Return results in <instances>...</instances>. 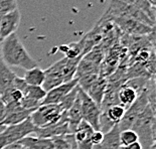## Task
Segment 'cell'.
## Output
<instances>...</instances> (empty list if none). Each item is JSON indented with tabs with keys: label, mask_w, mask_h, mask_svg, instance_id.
<instances>
[{
	"label": "cell",
	"mask_w": 156,
	"mask_h": 149,
	"mask_svg": "<svg viewBox=\"0 0 156 149\" xmlns=\"http://www.w3.org/2000/svg\"><path fill=\"white\" fill-rule=\"evenodd\" d=\"M82 58L83 57L69 59L65 57L64 59H59L58 62H55L54 65L51 66V67L48 69L49 71L59 75L64 79L65 83H68L75 79V75H76V72H77L78 65Z\"/></svg>",
	"instance_id": "obj_9"
},
{
	"label": "cell",
	"mask_w": 156,
	"mask_h": 149,
	"mask_svg": "<svg viewBox=\"0 0 156 149\" xmlns=\"http://www.w3.org/2000/svg\"><path fill=\"white\" fill-rule=\"evenodd\" d=\"M5 114H6V105L4 102L2 101L1 97H0V127H2L1 123L3 122V120H4Z\"/></svg>",
	"instance_id": "obj_30"
},
{
	"label": "cell",
	"mask_w": 156,
	"mask_h": 149,
	"mask_svg": "<svg viewBox=\"0 0 156 149\" xmlns=\"http://www.w3.org/2000/svg\"><path fill=\"white\" fill-rule=\"evenodd\" d=\"M146 89L138 96V98L136 99V101L128 109H126L125 114L123 116L122 120L120 121V123L118 124L119 128H120V131L126 130V129H131L132 126H133V124L135 123L136 119L138 118V116L140 115L142 113V111L149 105Z\"/></svg>",
	"instance_id": "obj_7"
},
{
	"label": "cell",
	"mask_w": 156,
	"mask_h": 149,
	"mask_svg": "<svg viewBox=\"0 0 156 149\" xmlns=\"http://www.w3.org/2000/svg\"><path fill=\"white\" fill-rule=\"evenodd\" d=\"M84 48H85L84 38H82L80 41L62 45L61 48H59V49L66 55V58L75 59V58L83 57V55H84Z\"/></svg>",
	"instance_id": "obj_22"
},
{
	"label": "cell",
	"mask_w": 156,
	"mask_h": 149,
	"mask_svg": "<svg viewBox=\"0 0 156 149\" xmlns=\"http://www.w3.org/2000/svg\"><path fill=\"white\" fill-rule=\"evenodd\" d=\"M3 149H21V145H19L18 143H13V144L5 146Z\"/></svg>",
	"instance_id": "obj_31"
},
{
	"label": "cell",
	"mask_w": 156,
	"mask_h": 149,
	"mask_svg": "<svg viewBox=\"0 0 156 149\" xmlns=\"http://www.w3.org/2000/svg\"><path fill=\"white\" fill-rule=\"evenodd\" d=\"M108 21H112L114 24L119 26V28L122 29L125 34L129 35L144 36L154 32V27H151V26L145 24V23H142L132 18L112 17Z\"/></svg>",
	"instance_id": "obj_8"
},
{
	"label": "cell",
	"mask_w": 156,
	"mask_h": 149,
	"mask_svg": "<svg viewBox=\"0 0 156 149\" xmlns=\"http://www.w3.org/2000/svg\"><path fill=\"white\" fill-rule=\"evenodd\" d=\"M92 149H106L103 145H101V144H98V145H93V147H92Z\"/></svg>",
	"instance_id": "obj_32"
},
{
	"label": "cell",
	"mask_w": 156,
	"mask_h": 149,
	"mask_svg": "<svg viewBox=\"0 0 156 149\" xmlns=\"http://www.w3.org/2000/svg\"><path fill=\"white\" fill-rule=\"evenodd\" d=\"M120 132L119 125H114L108 132L104 133L101 145L106 149H117L120 146Z\"/></svg>",
	"instance_id": "obj_19"
},
{
	"label": "cell",
	"mask_w": 156,
	"mask_h": 149,
	"mask_svg": "<svg viewBox=\"0 0 156 149\" xmlns=\"http://www.w3.org/2000/svg\"><path fill=\"white\" fill-rule=\"evenodd\" d=\"M32 111L26 110L22 108L20 103L18 102H12L6 105V114L5 118L1 123L2 127L10 126V125H16L21 122L25 121L26 119L30 117Z\"/></svg>",
	"instance_id": "obj_11"
},
{
	"label": "cell",
	"mask_w": 156,
	"mask_h": 149,
	"mask_svg": "<svg viewBox=\"0 0 156 149\" xmlns=\"http://www.w3.org/2000/svg\"><path fill=\"white\" fill-rule=\"evenodd\" d=\"M65 110L59 104L41 105L30 115V120L36 128H44L58 123Z\"/></svg>",
	"instance_id": "obj_5"
},
{
	"label": "cell",
	"mask_w": 156,
	"mask_h": 149,
	"mask_svg": "<svg viewBox=\"0 0 156 149\" xmlns=\"http://www.w3.org/2000/svg\"><path fill=\"white\" fill-rule=\"evenodd\" d=\"M131 129L138 135V142L143 149H149L155 144V112L150 106L142 111Z\"/></svg>",
	"instance_id": "obj_2"
},
{
	"label": "cell",
	"mask_w": 156,
	"mask_h": 149,
	"mask_svg": "<svg viewBox=\"0 0 156 149\" xmlns=\"http://www.w3.org/2000/svg\"><path fill=\"white\" fill-rule=\"evenodd\" d=\"M118 1L138 8L145 15H147L152 21L155 22V7H153L147 0H118Z\"/></svg>",
	"instance_id": "obj_21"
},
{
	"label": "cell",
	"mask_w": 156,
	"mask_h": 149,
	"mask_svg": "<svg viewBox=\"0 0 156 149\" xmlns=\"http://www.w3.org/2000/svg\"><path fill=\"white\" fill-rule=\"evenodd\" d=\"M20 11L19 9H15L11 12L1 14L0 20V37L4 39L9 35L15 34L19 27L20 23Z\"/></svg>",
	"instance_id": "obj_12"
},
{
	"label": "cell",
	"mask_w": 156,
	"mask_h": 149,
	"mask_svg": "<svg viewBox=\"0 0 156 149\" xmlns=\"http://www.w3.org/2000/svg\"><path fill=\"white\" fill-rule=\"evenodd\" d=\"M103 136L104 134L102 133L100 130H95L93 132L92 136H91V142L93 145H98V144H101L102 141H103Z\"/></svg>",
	"instance_id": "obj_29"
},
{
	"label": "cell",
	"mask_w": 156,
	"mask_h": 149,
	"mask_svg": "<svg viewBox=\"0 0 156 149\" xmlns=\"http://www.w3.org/2000/svg\"><path fill=\"white\" fill-rule=\"evenodd\" d=\"M44 71L41 69L37 66L35 68H32L30 69H27L25 72L24 78L23 80L29 86H37V87H41L44 82Z\"/></svg>",
	"instance_id": "obj_20"
},
{
	"label": "cell",
	"mask_w": 156,
	"mask_h": 149,
	"mask_svg": "<svg viewBox=\"0 0 156 149\" xmlns=\"http://www.w3.org/2000/svg\"><path fill=\"white\" fill-rule=\"evenodd\" d=\"M107 85H108L107 78L99 76V77L96 79V81L92 84L91 88L89 89V91L87 93L89 97L91 98L99 107H101L103 98H104L106 89H107Z\"/></svg>",
	"instance_id": "obj_15"
},
{
	"label": "cell",
	"mask_w": 156,
	"mask_h": 149,
	"mask_svg": "<svg viewBox=\"0 0 156 149\" xmlns=\"http://www.w3.org/2000/svg\"><path fill=\"white\" fill-rule=\"evenodd\" d=\"M68 113V121H69V128L71 134H74L79 124L83 121L82 117V108H81V100L79 97V92H78V97L76 99L75 103L73 106L67 111Z\"/></svg>",
	"instance_id": "obj_16"
},
{
	"label": "cell",
	"mask_w": 156,
	"mask_h": 149,
	"mask_svg": "<svg viewBox=\"0 0 156 149\" xmlns=\"http://www.w3.org/2000/svg\"><path fill=\"white\" fill-rule=\"evenodd\" d=\"M138 93L130 86H128L127 84H123L118 90V101L119 104L123 106L125 109H128L130 106L136 101V99L138 98Z\"/></svg>",
	"instance_id": "obj_18"
},
{
	"label": "cell",
	"mask_w": 156,
	"mask_h": 149,
	"mask_svg": "<svg viewBox=\"0 0 156 149\" xmlns=\"http://www.w3.org/2000/svg\"><path fill=\"white\" fill-rule=\"evenodd\" d=\"M17 143L27 149H55L51 139L26 136Z\"/></svg>",
	"instance_id": "obj_17"
},
{
	"label": "cell",
	"mask_w": 156,
	"mask_h": 149,
	"mask_svg": "<svg viewBox=\"0 0 156 149\" xmlns=\"http://www.w3.org/2000/svg\"><path fill=\"white\" fill-rule=\"evenodd\" d=\"M147 1L150 3V4L153 6V7H155V4H156V0H147Z\"/></svg>",
	"instance_id": "obj_33"
},
{
	"label": "cell",
	"mask_w": 156,
	"mask_h": 149,
	"mask_svg": "<svg viewBox=\"0 0 156 149\" xmlns=\"http://www.w3.org/2000/svg\"><path fill=\"white\" fill-rule=\"evenodd\" d=\"M21 149H27V148H25V147H22V146H21Z\"/></svg>",
	"instance_id": "obj_34"
},
{
	"label": "cell",
	"mask_w": 156,
	"mask_h": 149,
	"mask_svg": "<svg viewBox=\"0 0 156 149\" xmlns=\"http://www.w3.org/2000/svg\"><path fill=\"white\" fill-rule=\"evenodd\" d=\"M34 133L36 135V137H38V138H48V139L71 134L69 128L67 111H65L64 113H62V117L58 123L52 124L51 126H48V127H44V128H36V131Z\"/></svg>",
	"instance_id": "obj_10"
},
{
	"label": "cell",
	"mask_w": 156,
	"mask_h": 149,
	"mask_svg": "<svg viewBox=\"0 0 156 149\" xmlns=\"http://www.w3.org/2000/svg\"><path fill=\"white\" fill-rule=\"evenodd\" d=\"M55 149H72L71 145V134L58 136L51 138Z\"/></svg>",
	"instance_id": "obj_27"
},
{
	"label": "cell",
	"mask_w": 156,
	"mask_h": 149,
	"mask_svg": "<svg viewBox=\"0 0 156 149\" xmlns=\"http://www.w3.org/2000/svg\"><path fill=\"white\" fill-rule=\"evenodd\" d=\"M138 135L132 129H126L120 132V145L121 146H129V145L138 142Z\"/></svg>",
	"instance_id": "obj_25"
},
{
	"label": "cell",
	"mask_w": 156,
	"mask_h": 149,
	"mask_svg": "<svg viewBox=\"0 0 156 149\" xmlns=\"http://www.w3.org/2000/svg\"><path fill=\"white\" fill-rule=\"evenodd\" d=\"M79 89H80V87L77 85L64 99H62L61 102H59V105H61V107L64 109L65 111H68L69 109L73 106V104L75 103L76 99H77V97H78Z\"/></svg>",
	"instance_id": "obj_26"
},
{
	"label": "cell",
	"mask_w": 156,
	"mask_h": 149,
	"mask_svg": "<svg viewBox=\"0 0 156 149\" xmlns=\"http://www.w3.org/2000/svg\"><path fill=\"white\" fill-rule=\"evenodd\" d=\"M36 127L32 124L30 118L16 125L6 126L0 132V149H3L7 145L17 143L22 138L34 133Z\"/></svg>",
	"instance_id": "obj_4"
},
{
	"label": "cell",
	"mask_w": 156,
	"mask_h": 149,
	"mask_svg": "<svg viewBox=\"0 0 156 149\" xmlns=\"http://www.w3.org/2000/svg\"><path fill=\"white\" fill-rule=\"evenodd\" d=\"M15 9H18L17 0H0V14H5Z\"/></svg>",
	"instance_id": "obj_28"
},
{
	"label": "cell",
	"mask_w": 156,
	"mask_h": 149,
	"mask_svg": "<svg viewBox=\"0 0 156 149\" xmlns=\"http://www.w3.org/2000/svg\"><path fill=\"white\" fill-rule=\"evenodd\" d=\"M79 97L80 100H81L83 120L91 125L94 130H99V120H100L101 116V108L81 88L79 89Z\"/></svg>",
	"instance_id": "obj_6"
},
{
	"label": "cell",
	"mask_w": 156,
	"mask_h": 149,
	"mask_svg": "<svg viewBox=\"0 0 156 149\" xmlns=\"http://www.w3.org/2000/svg\"><path fill=\"white\" fill-rule=\"evenodd\" d=\"M46 95V92L42 89V87H37V86H29L27 85L24 93H23V97L32 99V100L42 102Z\"/></svg>",
	"instance_id": "obj_24"
},
{
	"label": "cell",
	"mask_w": 156,
	"mask_h": 149,
	"mask_svg": "<svg viewBox=\"0 0 156 149\" xmlns=\"http://www.w3.org/2000/svg\"><path fill=\"white\" fill-rule=\"evenodd\" d=\"M112 17H124V18H132L138 20L142 23H145L151 27H154L155 22H153L147 15H145L141 10L134 6L125 4L118 0H111L109 4L107 11L102 17V21L109 20Z\"/></svg>",
	"instance_id": "obj_3"
},
{
	"label": "cell",
	"mask_w": 156,
	"mask_h": 149,
	"mask_svg": "<svg viewBox=\"0 0 156 149\" xmlns=\"http://www.w3.org/2000/svg\"><path fill=\"white\" fill-rule=\"evenodd\" d=\"M0 20H1V14H0Z\"/></svg>",
	"instance_id": "obj_35"
},
{
	"label": "cell",
	"mask_w": 156,
	"mask_h": 149,
	"mask_svg": "<svg viewBox=\"0 0 156 149\" xmlns=\"http://www.w3.org/2000/svg\"><path fill=\"white\" fill-rule=\"evenodd\" d=\"M77 85H78V79L75 78L74 80L69 81L68 83H64V84L51 89V91L46 92V95L41 102V105L59 104V102H61Z\"/></svg>",
	"instance_id": "obj_13"
},
{
	"label": "cell",
	"mask_w": 156,
	"mask_h": 149,
	"mask_svg": "<svg viewBox=\"0 0 156 149\" xmlns=\"http://www.w3.org/2000/svg\"><path fill=\"white\" fill-rule=\"evenodd\" d=\"M0 57L9 68L18 67L27 71L37 67V62L29 55L15 34L4 38L0 44Z\"/></svg>",
	"instance_id": "obj_1"
},
{
	"label": "cell",
	"mask_w": 156,
	"mask_h": 149,
	"mask_svg": "<svg viewBox=\"0 0 156 149\" xmlns=\"http://www.w3.org/2000/svg\"><path fill=\"white\" fill-rule=\"evenodd\" d=\"M16 74L3 62L0 57V96L8 94L14 89V81Z\"/></svg>",
	"instance_id": "obj_14"
},
{
	"label": "cell",
	"mask_w": 156,
	"mask_h": 149,
	"mask_svg": "<svg viewBox=\"0 0 156 149\" xmlns=\"http://www.w3.org/2000/svg\"><path fill=\"white\" fill-rule=\"evenodd\" d=\"M126 109L121 106L120 104L118 105H113L111 107H109L107 110L101 111V114L104 115L112 124H119L122 120L123 116L125 114Z\"/></svg>",
	"instance_id": "obj_23"
}]
</instances>
